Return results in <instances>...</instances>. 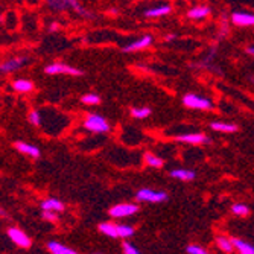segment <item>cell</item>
Instances as JSON below:
<instances>
[{
	"mask_svg": "<svg viewBox=\"0 0 254 254\" xmlns=\"http://www.w3.org/2000/svg\"><path fill=\"white\" fill-rule=\"evenodd\" d=\"M132 233H134V228L131 225H124V224L119 225V236L121 238H129Z\"/></svg>",
	"mask_w": 254,
	"mask_h": 254,
	"instance_id": "cell-29",
	"label": "cell"
},
{
	"mask_svg": "<svg viewBox=\"0 0 254 254\" xmlns=\"http://www.w3.org/2000/svg\"><path fill=\"white\" fill-rule=\"evenodd\" d=\"M15 149L21 154H25V155H29L32 158H38L40 157V149L34 145H29V143H25V142H17L15 145Z\"/></svg>",
	"mask_w": 254,
	"mask_h": 254,
	"instance_id": "cell-11",
	"label": "cell"
},
{
	"mask_svg": "<svg viewBox=\"0 0 254 254\" xmlns=\"http://www.w3.org/2000/svg\"><path fill=\"white\" fill-rule=\"evenodd\" d=\"M178 142L189 143V145H201V143H209L210 138L204 135L202 132H190V134H181L175 137Z\"/></svg>",
	"mask_w": 254,
	"mask_h": 254,
	"instance_id": "cell-8",
	"label": "cell"
},
{
	"mask_svg": "<svg viewBox=\"0 0 254 254\" xmlns=\"http://www.w3.org/2000/svg\"><path fill=\"white\" fill-rule=\"evenodd\" d=\"M171 177L175 180H180V181H192V180H195L196 174L189 169H174V171H171Z\"/></svg>",
	"mask_w": 254,
	"mask_h": 254,
	"instance_id": "cell-14",
	"label": "cell"
},
{
	"mask_svg": "<svg viewBox=\"0 0 254 254\" xmlns=\"http://www.w3.org/2000/svg\"><path fill=\"white\" fill-rule=\"evenodd\" d=\"M172 11V8L169 5H161V6H155V8H151L145 12L146 17L149 18H155V17H163V15H168L169 12Z\"/></svg>",
	"mask_w": 254,
	"mask_h": 254,
	"instance_id": "cell-16",
	"label": "cell"
},
{
	"mask_svg": "<svg viewBox=\"0 0 254 254\" xmlns=\"http://www.w3.org/2000/svg\"><path fill=\"white\" fill-rule=\"evenodd\" d=\"M99 232L108 238H121L119 236V225L111 224V222H102L99 225Z\"/></svg>",
	"mask_w": 254,
	"mask_h": 254,
	"instance_id": "cell-12",
	"label": "cell"
},
{
	"mask_svg": "<svg viewBox=\"0 0 254 254\" xmlns=\"http://www.w3.org/2000/svg\"><path fill=\"white\" fill-rule=\"evenodd\" d=\"M145 163L148 165V166H151V168H161L163 166V160H161L160 157H157V155H154V154H151V152H146L145 154Z\"/></svg>",
	"mask_w": 254,
	"mask_h": 254,
	"instance_id": "cell-24",
	"label": "cell"
},
{
	"mask_svg": "<svg viewBox=\"0 0 254 254\" xmlns=\"http://www.w3.org/2000/svg\"><path fill=\"white\" fill-rule=\"evenodd\" d=\"M41 210H54V212H63L64 204L55 198H49L41 202Z\"/></svg>",
	"mask_w": 254,
	"mask_h": 254,
	"instance_id": "cell-15",
	"label": "cell"
},
{
	"mask_svg": "<svg viewBox=\"0 0 254 254\" xmlns=\"http://www.w3.org/2000/svg\"><path fill=\"white\" fill-rule=\"evenodd\" d=\"M84 128L91 131V132H108L110 131V124L107 119H104L99 114H88L84 121Z\"/></svg>",
	"mask_w": 254,
	"mask_h": 254,
	"instance_id": "cell-1",
	"label": "cell"
},
{
	"mask_svg": "<svg viewBox=\"0 0 254 254\" xmlns=\"http://www.w3.org/2000/svg\"><path fill=\"white\" fill-rule=\"evenodd\" d=\"M124 253L125 254H138V250L137 248H134L129 242H124Z\"/></svg>",
	"mask_w": 254,
	"mask_h": 254,
	"instance_id": "cell-32",
	"label": "cell"
},
{
	"mask_svg": "<svg viewBox=\"0 0 254 254\" xmlns=\"http://www.w3.org/2000/svg\"><path fill=\"white\" fill-rule=\"evenodd\" d=\"M12 88L18 93H28V91L34 90V84L28 79H17L12 82Z\"/></svg>",
	"mask_w": 254,
	"mask_h": 254,
	"instance_id": "cell-18",
	"label": "cell"
},
{
	"mask_svg": "<svg viewBox=\"0 0 254 254\" xmlns=\"http://www.w3.org/2000/svg\"><path fill=\"white\" fill-rule=\"evenodd\" d=\"M29 122L34 125V127H40L41 125V118H40V113L37 110H32L29 113Z\"/></svg>",
	"mask_w": 254,
	"mask_h": 254,
	"instance_id": "cell-30",
	"label": "cell"
},
{
	"mask_svg": "<svg viewBox=\"0 0 254 254\" xmlns=\"http://www.w3.org/2000/svg\"><path fill=\"white\" fill-rule=\"evenodd\" d=\"M48 250H49L52 254H75V250L68 248V247L63 245V244H60V242H54V241L48 244Z\"/></svg>",
	"mask_w": 254,
	"mask_h": 254,
	"instance_id": "cell-17",
	"label": "cell"
},
{
	"mask_svg": "<svg viewBox=\"0 0 254 254\" xmlns=\"http://www.w3.org/2000/svg\"><path fill=\"white\" fill-rule=\"evenodd\" d=\"M44 73H48V75H70V76H81L82 75V72L79 70V68H75L72 65H67L63 63L49 64L44 68Z\"/></svg>",
	"mask_w": 254,
	"mask_h": 254,
	"instance_id": "cell-3",
	"label": "cell"
},
{
	"mask_svg": "<svg viewBox=\"0 0 254 254\" xmlns=\"http://www.w3.org/2000/svg\"><path fill=\"white\" fill-rule=\"evenodd\" d=\"M151 114V108H148V107H143V108H132L131 110V116L134 118V119H145V118H148Z\"/></svg>",
	"mask_w": 254,
	"mask_h": 254,
	"instance_id": "cell-25",
	"label": "cell"
},
{
	"mask_svg": "<svg viewBox=\"0 0 254 254\" xmlns=\"http://www.w3.org/2000/svg\"><path fill=\"white\" fill-rule=\"evenodd\" d=\"M58 28H60V25H58V23H52V25H51V31H52V32H55V31H57Z\"/></svg>",
	"mask_w": 254,
	"mask_h": 254,
	"instance_id": "cell-33",
	"label": "cell"
},
{
	"mask_svg": "<svg viewBox=\"0 0 254 254\" xmlns=\"http://www.w3.org/2000/svg\"><path fill=\"white\" fill-rule=\"evenodd\" d=\"M81 102L85 105H98V104H101V98L95 93H87L81 98Z\"/></svg>",
	"mask_w": 254,
	"mask_h": 254,
	"instance_id": "cell-26",
	"label": "cell"
},
{
	"mask_svg": "<svg viewBox=\"0 0 254 254\" xmlns=\"http://www.w3.org/2000/svg\"><path fill=\"white\" fill-rule=\"evenodd\" d=\"M8 238L17 245V247H20V248H29L31 245H32V241H31V238L25 233V232H21L20 228H17V227H11V228H8Z\"/></svg>",
	"mask_w": 254,
	"mask_h": 254,
	"instance_id": "cell-5",
	"label": "cell"
},
{
	"mask_svg": "<svg viewBox=\"0 0 254 254\" xmlns=\"http://www.w3.org/2000/svg\"><path fill=\"white\" fill-rule=\"evenodd\" d=\"M138 210V205L137 204H132V202H124V204H118L110 209V216L113 218H127V216H131L134 213H137Z\"/></svg>",
	"mask_w": 254,
	"mask_h": 254,
	"instance_id": "cell-4",
	"label": "cell"
},
{
	"mask_svg": "<svg viewBox=\"0 0 254 254\" xmlns=\"http://www.w3.org/2000/svg\"><path fill=\"white\" fill-rule=\"evenodd\" d=\"M212 129L215 131H219V132H236L238 131V127L233 125V124H225V122H213L212 125Z\"/></svg>",
	"mask_w": 254,
	"mask_h": 254,
	"instance_id": "cell-22",
	"label": "cell"
},
{
	"mask_svg": "<svg viewBox=\"0 0 254 254\" xmlns=\"http://www.w3.org/2000/svg\"><path fill=\"white\" fill-rule=\"evenodd\" d=\"M216 245L219 247L221 251L224 253H232L235 250V245H233V241L232 239H228L225 236H218L216 238Z\"/></svg>",
	"mask_w": 254,
	"mask_h": 254,
	"instance_id": "cell-21",
	"label": "cell"
},
{
	"mask_svg": "<svg viewBox=\"0 0 254 254\" xmlns=\"http://www.w3.org/2000/svg\"><path fill=\"white\" fill-rule=\"evenodd\" d=\"M232 212L236 216H247L250 213V209H248V205H245V204H233L232 205Z\"/></svg>",
	"mask_w": 254,
	"mask_h": 254,
	"instance_id": "cell-27",
	"label": "cell"
},
{
	"mask_svg": "<svg viewBox=\"0 0 254 254\" xmlns=\"http://www.w3.org/2000/svg\"><path fill=\"white\" fill-rule=\"evenodd\" d=\"M232 241H233L235 248H236L241 254H254V245H253V244H248V242H245V241H242V239H236V238H233Z\"/></svg>",
	"mask_w": 254,
	"mask_h": 254,
	"instance_id": "cell-19",
	"label": "cell"
},
{
	"mask_svg": "<svg viewBox=\"0 0 254 254\" xmlns=\"http://www.w3.org/2000/svg\"><path fill=\"white\" fill-rule=\"evenodd\" d=\"M43 219L49 221L51 224H55L58 222V212H54V210H43Z\"/></svg>",
	"mask_w": 254,
	"mask_h": 254,
	"instance_id": "cell-28",
	"label": "cell"
},
{
	"mask_svg": "<svg viewBox=\"0 0 254 254\" xmlns=\"http://www.w3.org/2000/svg\"><path fill=\"white\" fill-rule=\"evenodd\" d=\"M28 63H29L28 57H15V58L5 61L2 64V67H0V70H2V73H12L15 70H18V68H21L23 65H26Z\"/></svg>",
	"mask_w": 254,
	"mask_h": 254,
	"instance_id": "cell-7",
	"label": "cell"
},
{
	"mask_svg": "<svg viewBox=\"0 0 254 254\" xmlns=\"http://www.w3.org/2000/svg\"><path fill=\"white\" fill-rule=\"evenodd\" d=\"M188 253H189V254H207V250L202 248V247H199V245L192 244V245L188 247Z\"/></svg>",
	"mask_w": 254,
	"mask_h": 254,
	"instance_id": "cell-31",
	"label": "cell"
},
{
	"mask_svg": "<svg viewBox=\"0 0 254 254\" xmlns=\"http://www.w3.org/2000/svg\"><path fill=\"white\" fill-rule=\"evenodd\" d=\"M46 3H48V6L55 12H64L67 9H70L67 0H46Z\"/></svg>",
	"mask_w": 254,
	"mask_h": 254,
	"instance_id": "cell-20",
	"label": "cell"
},
{
	"mask_svg": "<svg viewBox=\"0 0 254 254\" xmlns=\"http://www.w3.org/2000/svg\"><path fill=\"white\" fill-rule=\"evenodd\" d=\"M152 43V37L151 35H145V37H140L138 40H134L132 43H129L128 46L124 48V52H137V51H142V49H146L149 48Z\"/></svg>",
	"mask_w": 254,
	"mask_h": 254,
	"instance_id": "cell-9",
	"label": "cell"
},
{
	"mask_svg": "<svg viewBox=\"0 0 254 254\" xmlns=\"http://www.w3.org/2000/svg\"><path fill=\"white\" fill-rule=\"evenodd\" d=\"M174 38H175V35H174V34H171V35H166V37H165V40H166V41H172Z\"/></svg>",
	"mask_w": 254,
	"mask_h": 254,
	"instance_id": "cell-34",
	"label": "cell"
},
{
	"mask_svg": "<svg viewBox=\"0 0 254 254\" xmlns=\"http://www.w3.org/2000/svg\"><path fill=\"white\" fill-rule=\"evenodd\" d=\"M135 198L138 201H146V202H163L168 199V193L161 190H151V189H140L137 192Z\"/></svg>",
	"mask_w": 254,
	"mask_h": 254,
	"instance_id": "cell-6",
	"label": "cell"
},
{
	"mask_svg": "<svg viewBox=\"0 0 254 254\" xmlns=\"http://www.w3.org/2000/svg\"><path fill=\"white\" fill-rule=\"evenodd\" d=\"M67 3H68V8H70L72 11H75L76 14H79V15H82V17H91V14L78 2V0H67Z\"/></svg>",
	"mask_w": 254,
	"mask_h": 254,
	"instance_id": "cell-23",
	"label": "cell"
},
{
	"mask_svg": "<svg viewBox=\"0 0 254 254\" xmlns=\"http://www.w3.org/2000/svg\"><path fill=\"white\" fill-rule=\"evenodd\" d=\"M247 52H248L250 55H254V46H250V48L247 49Z\"/></svg>",
	"mask_w": 254,
	"mask_h": 254,
	"instance_id": "cell-35",
	"label": "cell"
},
{
	"mask_svg": "<svg viewBox=\"0 0 254 254\" xmlns=\"http://www.w3.org/2000/svg\"><path fill=\"white\" fill-rule=\"evenodd\" d=\"M210 12H212V9L209 6H195V8L189 9L188 17L192 20H202L205 17H209Z\"/></svg>",
	"mask_w": 254,
	"mask_h": 254,
	"instance_id": "cell-13",
	"label": "cell"
},
{
	"mask_svg": "<svg viewBox=\"0 0 254 254\" xmlns=\"http://www.w3.org/2000/svg\"><path fill=\"white\" fill-rule=\"evenodd\" d=\"M183 104L186 105L188 108H192V110H212L213 108V104L210 99L207 98H202V96H198V95H186L183 98Z\"/></svg>",
	"mask_w": 254,
	"mask_h": 254,
	"instance_id": "cell-2",
	"label": "cell"
},
{
	"mask_svg": "<svg viewBox=\"0 0 254 254\" xmlns=\"http://www.w3.org/2000/svg\"><path fill=\"white\" fill-rule=\"evenodd\" d=\"M232 21L236 26H241V28L254 26V14H251V12H233Z\"/></svg>",
	"mask_w": 254,
	"mask_h": 254,
	"instance_id": "cell-10",
	"label": "cell"
}]
</instances>
